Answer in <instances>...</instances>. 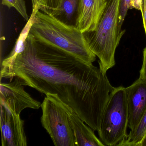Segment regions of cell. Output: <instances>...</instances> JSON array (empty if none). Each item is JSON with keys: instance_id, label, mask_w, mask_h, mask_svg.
<instances>
[{"instance_id": "cell-14", "label": "cell", "mask_w": 146, "mask_h": 146, "mask_svg": "<svg viewBox=\"0 0 146 146\" xmlns=\"http://www.w3.org/2000/svg\"><path fill=\"white\" fill-rule=\"evenodd\" d=\"M62 0H40V5L42 10L52 12L58 9Z\"/></svg>"}, {"instance_id": "cell-1", "label": "cell", "mask_w": 146, "mask_h": 146, "mask_svg": "<svg viewBox=\"0 0 146 146\" xmlns=\"http://www.w3.org/2000/svg\"><path fill=\"white\" fill-rule=\"evenodd\" d=\"M15 77L24 86L57 96L97 131L114 88L100 68L41 43L30 33L23 48L1 62V79Z\"/></svg>"}, {"instance_id": "cell-8", "label": "cell", "mask_w": 146, "mask_h": 146, "mask_svg": "<svg viewBox=\"0 0 146 146\" xmlns=\"http://www.w3.org/2000/svg\"><path fill=\"white\" fill-rule=\"evenodd\" d=\"M125 90L128 127L133 131L146 111V81L139 78Z\"/></svg>"}, {"instance_id": "cell-13", "label": "cell", "mask_w": 146, "mask_h": 146, "mask_svg": "<svg viewBox=\"0 0 146 146\" xmlns=\"http://www.w3.org/2000/svg\"><path fill=\"white\" fill-rule=\"evenodd\" d=\"M2 4L8 8H14L22 16L28 21L29 19L27 13L26 5L24 0H2Z\"/></svg>"}, {"instance_id": "cell-5", "label": "cell", "mask_w": 146, "mask_h": 146, "mask_svg": "<svg viewBox=\"0 0 146 146\" xmlns=\"http://www.w3.org/2000/svg\"><path fill=\"white\" fill-rule=\"evenodd\" d=\"M41 122L56 146H76L68 114L62 102L53 95H46L41 103Z\"/></svg>"}, {"instance_id": "cell-2", "label": "cell", "mask_w": 146, "mask_h": 146, "mask_svg": "<svg viewBox=\"0 0 146 146\" xmlns=\"http://www.w3.org/2000/svg\"><path fill=\"white\" fill-rule=\"evenodd\" d=\"M30 34L45 45L68 53L88 64L96 55L90 50L84 33L76 26L66 24L53 15L37 11Z\"/></svg>"}, {"instance_id": "cell-15", "label": "cell", "mask_w": 146, "mask_h": 146, "mask_svg": "<svg viewBox=\"0 0 146 146\" xmlns=\"http://www.w3.org/2000/svg\"><path fill=\"white\" fill-rule=\"evenodd\" d=\"M131 0H120L119 9V23L120 27L124 22L126 13L129 9H130V3Z\"/></svg>"}, {"instance_id": "cell-6", "label": "cell", "mask_w": 146, "mask_h": 146, "mask_svg": "<svg viewBox=\"0 0 146 146\" xmlns=\"http://www.w3.org/2000/svg\"><path fill=\"white\" fill-rule=\"evenodd\" d=\"M1 105L12 111L20 114L26 108L38 109L41 103L35 100L25 90L19 78L15 77L9 82L0 84Z\"/></svg>"}, {"instance_id": "cell-17", "label": "cell", "mask_w": 146, "mask_h": 146, "mask_svg": "<svg viewBox=\"0 0 146 146\" xmlns=\"http://www.w3.org/2000/svg\"><path fill=\"white\" fill-rule=\"evenodd\" d=\"M141 11L142 16L143 27L146 35V0H142Z\"/></svg>"}, {"instance_id": "cell-11", "label": "cell", "mask_w": 146, "mask_h": 146, "mask_svg": "<svg viewBox=\"0 0 146 146\" xmlns=\"http://www.w3.org/2000/svg\"><path fill=\"white\" fill-rule=\"evenodd\" d=\"M79 3V0H62L53 16L66 24L76 26Z\"/></svg>"}, {"instance_id": "cell-12", "label": "cell", "mask_w": 146, "mask_h": 146, "mask_svg": "<svg viewBox=\"0 0 146 146\" xmlns=\"http://www.w3.org/2000/svg\"><path fill=\"white\" fill-rule=\"evenodd\" d=\"M146 132V111L135 129L130 131L117 146H137Z\"/></svg>"}, {"instance_id": "cell-16", "label": "cell", "mask_w": 146, "mask_h": 146, "mask_svg": "<svg viewBox=\"0 0 146 146\" xmlns=\"http://www.w3.org/2000/svg\"><path fill=\"white\" fill-rule=\"evenodd\" d=\"M139 78L146 81V47L143 51V61L140 70Z\"/></svg>"}, {"instance_id": "cell-19", "label": "cell", "mask_w": 146, "mask_h": 146, "mask_svg": "<svg viewBox=\"0 0 146 146\" xmlns=\"http://www.w3.org/2000/svg\"><path fill=\"white\" fill-rule=\"evenodd\" d=\"M146 146V132L140 143L137 144V146Z\"/></svg>"}, {"instance_id": "cell-10", "label": "cell", "mask_w": 146, "mask_h": 146, "mask_svg": "<svg viewBox=\"0 0 146 146\" xmlns=\"http://www.w3.org/2000/svg\"><path fill=\"white\" fill-rule=\"evenodd\" d=\"M64 105L75 137L76 146H105L96 136L94 130L85 124L84 122L70 107L66 104H64Z\"/></svg>"}, {"instance_id": "cell-3", "label": "cell", "mask_w": 146, "mask_h": 146, "mask_svg": "<svg viewBox=\"0 0 146 146\" xmlns=\"http://www.w3.org/2000/svg\"><path fill=\"white\" fill-rule=\"evenodd\" d=\"M120 0H106V5L94 31L84 33L90 50L99 59L104 73L115 65V53L125 31L119 23Z\"/></svg>"}, {"instance_id": "cell-9", "label": "cell", "mask_w": 146, "mask_h": 146, "mask_svg": "<svg viewBox=\"0 0 146 146\" xmlns=\"http://www.w3.org/2000/svg\"><path fill=\"white\" fill-rule=\"evenodd\" d=\"M106 5V0H79L76 26L83 33L93 31Z\"/></svg>"}, {"instance_id": "cell-7", "label": "cell", "mask_w": 146, "mask_h": 146, "mask_svg": "<svg viewBox=\"0 0 146 146\" xmlns=\"http://www.w3.org/2000/svg\"><path fill=\"white\" fill-rule=\"evenodd\" d=\"M1 129L2 146H26L24 121L19 114L1 105Z\"/></svg>"}, {"instance_id": "cell-4", "label": "cell", "mask_w": 146, "mask_h": 146, "mask_svg": "<svg viewBox=\"0 0 146 146\" xmlns=\"http://www.w3.org/2000/svg\"><path fill=\"white\" fill-rule=\"evenodd\" d=\"M128 127L126 90L119 86L110 94L98 131L100 139L105 146H117L127 136Z\"/></svg>"}, {"instance_id": "cell-18", "label": "cell", "mask_w": 146, "mask_h": 146, "mask_svg": "<svg viewBox=\"0 0 146 146\" xmlns=\"http://www.w3.org/2000/svg\"><path fill=\"white\" fill-rule=\"evenodd\" d=\"M32 3V8L37 7L39 9L40 8V0H31Z\"/></svg>"}]
</instances>
